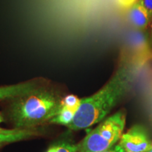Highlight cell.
<instances>
[{
  "instance_id": "obj_3",
  "label": "cell",
  "mask_w": 152,
  "mask_h": 152,
  "mask_svg": "<svg viewBox=\"0 0 152 152\" xmlns=\"http://www.w3.org/2000/svg\"><path fill=\"white\" fill-rule=\"evenodd\" d=\"M126 114L123 111L107 118L78 144L79 152H101L113 147L123 135Z\"/></svg>"
},
{
  "instance_id": "obj_14",
  "label": "cell",
  "mask_w": 152,
  "mask_h": 152,
  "mask_svg": "<svg viewBox=\"0 0 152 152\" xmlns=\"http://www.w3.org/2000/svg\"><path fill=\"white\" fill-rule=\"evenodd\" d=\"M149 35H150V40H151V43L152 45V20L150 23V33H149Z\"/></svg>"
},
{
  "instance_id": "obj_13",
  "label": "cell",
  "mask_w": 152,
  "mask_h": 152,
  "mask_svg": "<svg viewBox=\"0 0 152 152\" xmlns=\"http://www.w3.org/2000/svg\"><path fill=\"white\" fill-rule=\"evenodd\" d=\"M101 152H125V151L118 144H115V146H113V147L110 148V149L106 150V151H101Z\"/></svg>"
},
{
  "instance_id": "obj_16",
  "label": "cell",
  "mask_w": 152,
  "mask_h": 152,
  "mask_svg": "<svg viewBox=\"0 0 152 152\" xmlns=\"http://www.w3.org/2000/svg\"><path fill=\"white\" fill-rule=\"evenodd\" d=\"M147 152H152V145H151V148H150L149 149V150L148 151H147Z\"/></svg>"
},
{
  "instance_id": "obj_7",
  "label": "cell",
  "mask_w": 152,
  "mask_h": 152,
  "mask_svg": "<svg viewBox=\"0 0 152 152\" xmlns=\"http://www.w3.org/2000/svg\"><path fill=\"white\" fill-rule=\"evenodd\" d=\"M37 134V131L30 128H16L15 130L0 129V144L20 141L36 136Z\"/></svg>"
},
{
  "instance_id": "obj_6",
  "label": "cell",
  "mask_w": 152,
  "mask_h": 152,
  "mask_svg": "<svg viewBox=\"0 0 152 152\" xmlns=\"http://www.w3.org/2000/svg\"><path fill=\"white\" fill-rule=\"evenodd\" d=\"M128 17L131 23L139 29H145L151 22L147 11L139 1L128 9Z\"/></svg>"
},
{
  "instance_id": "obj_15",
  "label": "cell",
  "mask_w": 152,
  "mask_h": 152,
  "mask_svg": "<svg viewBox=\"0 0 152 152\" xmlns=\"http://www.w3.org/2000/svg\"><path fill=\"white\" fill-rule=\"evenodd\" d=\"M3 121H4V120H3V118H2V116H1V115H0V123L2 122Z\"/></svg>"
},
{
  "instance_id": "obj_12",
  "label": "cell",
  "mask_w": 152,
  "mask_h": 152,
  "mask_svg": "<svg viewBox=\"0 0 152 152\" xmlns=\"http://www.w3.org/2000/svg\"><path fill=\"white\" fill-rule=\"evenodd\" d=\"M118 4L122 7L123 8L129 9L130 7H132L133 4H134L136 2H137L138 0H117Z\"/></svg>"
},
{
  "instance_id": "obj_5",
  "label": "cell",
  "mask_w": 152,
  "mask_h": 152,
  "mask_svg": "<svg viewBox=\"0 0 152 152\" xmlns=\"http://www.w3.org/2000/svg\"><path fill=\"white\" fill-rule=\"evenodd\" d=\"M41 86L35 82H27L20 84L0 87V99H16L37 90Z\"/></svg>"
},
{
  "instance_id": "obj_1",
  "label": "cell",
  "mask_w": 152,
  "mask_h": 152,
  "mask_svg": "<svg viewBox=\"0 0 152 152\" xmlns=\"http://www.w3.org/2000/svg\"><path fill=\"white\" fill-rule=\"evenodd\" d=\"M134 79V69L128 63H123L107 83L97 92L80 99V105L70 130H80L102 121L120 100L130 90Z\"/></svg>"
},
{
  "instance_id": "obj_2",
  "label": "cell",
  "mask_w": 152,
  "mask_h": 152,
  "mask_svg": "<svg viewBox=\"0 0 152 152\" xmlns=\"http://www.w3.org/2000/svg\"><path fill=\"white\" fill-rule=\"evenodd\" d=\"M62 99L52 91L40 87L15 99L9 115L16 128H31L58 115Z\"/></svg>"
},
{
  "instance_id": "obj_4",
  "label": "cell",
  "mask_w": 152,
  "mask_h": 152,
  "mask_svg": "<svg viewBox=\"0 0 152 152\" xmlns=\"http://www.w3.org/2000/svg\"><path fill=\"white\" fill-rule=\"evenodd\" d=\"M125 152H147L152 145L147 131L142 125H136L123 134L118 143Z\"/></svg>"
},
{
  "instance_id": "obj_9",
  "label": "cell",
  "mask_w": 152,
  "mask_h": 152,
  "mask_svg": "<svg viewBox=\"0 0 152 152\" xmlns=\"http://www.w3.org/2000/svg\"><path fill=\"white\" fill-rule=\"evenodd\" d=\"M80 105V99L74 95H68L62 99V106L70 109L76 110L77 111Z\"/></svg>"
},
{
  "instance_id": "obj_11",
  "label": "cell",
  "mask_w": 152,
  "mask_h": 152,
  "mask_svg": "<svg viewBox=\"0 0 152 152\" xmlns=\"http://www.w3.org/2000/svg\"><path fill=\"white\" fill-rule=\"evenodd\" d=\"M138 1L147 11L150 18L152 20V0H138Z\"/></svg>"
},
{
  "instance_id": "obj_17",
  "label": "cell",
  "mask_w": 152,
  "mask_h": 152,
  "mask_svg": "<svg viewBox=\"0 0 152 152\" xmlns=\"http://www.w3.org/2000/svg\"><path fill=\"white\" fill-rule=\"evenodd\" d=\"M0 146H1V144H0Z\"/></svg>"
},
{
  "instance_id": "obj_8",
  "label": "cell",
  "mask_w": 152,
  "mask_h": 152,
  "mask_svg": "<svg viewBox=\"0 0 152 152\" xmlns=\"http://www.w3.org/2000/svg\"><path fill=\"white\" fill-rule=\"evenodd\" d=\"M77 113L76 110L70 109V108L63 106L58 115L53 118L49 122L56 124H61L64 125H68L71 123Z\"/></svg>"
},
{
  "instance_id": "obj_10",
  "label": "cell",
  "mask_w": 152,
  "mask_h": 152,
  "mask_svg": "<svg viewBox=\"0 0 152 152\" xmlns=\"http://www.w3.org/2000/svg\"><path fill=\"white\" fill-rule=\"evenodd\" d=\"M50 148L53 152H79L78 144L62 143Z\"/></svg>"
}]
</instances>
